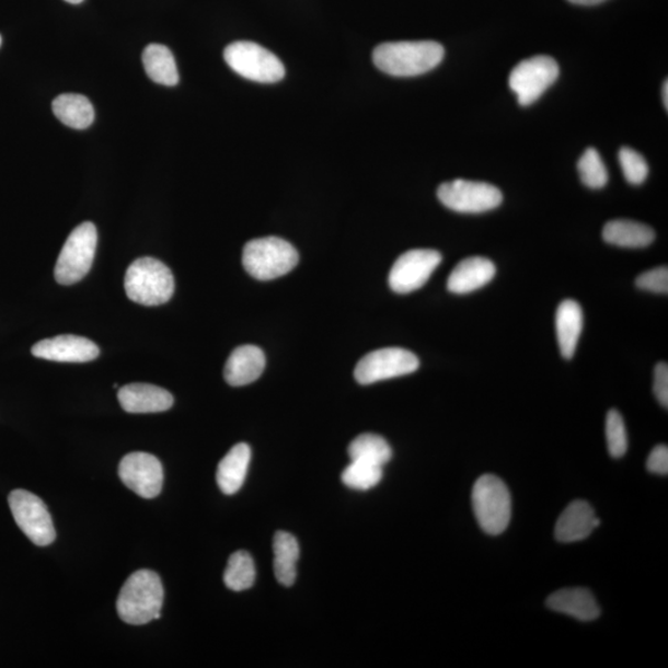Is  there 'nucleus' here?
Returning <instances> with one entry per match:
<instances>
[{
  "label": "nucleus",
  "mask_w": 668,
  "mask_h": 668,
  "mask_svg": "<svg viewBox=\"0 0 668 668\" xmlns=\"http://www.w3.org/2000/svg\"><path fill=\"white\" fill-rule=\"evenodd\" d=\"M124 288L131 301L159 307L173 298L175 279L164 263L154 257H140L128 267Z\"/></svg>",
  "instance_id": "obj_3"
},
{
  "label": "nucleus",
  "mask_w": 668,
  "mask_h": 668,
  "mask_svg": "<svg viewBox=\"0 0 668 668\" xmlns=\"http://www.w3.org/2000/svg\"><path fill=\"white\" fill-rule=\"evenodd\" d=\"M383 468L365 461H352L342 473V482L350 490L369 491L383 479Z\"/></svg>",
  "instance_id": "obj_28"
},
{
  "label": "nucleus",
  "mask_w": 668,
  "mask_h": 668,
  "mask_svg": "<svg viewBox=\"0 0 668 668\" xmlns=\"http://www.w3.org/2000/svg\"><path fill=\"white\" fill-rule=\"evenodd\" d=\"M419 360L413 352L404 348H383L368 353L355 370L359 384L369 385L381 380L393 379L414 373Z\"/></svg>",
  "instance_id": "obj_11"
},
{
  "label": "nucleus",
  "mask_w": 668,
  "mask_h": 668,
  "mask_svg": "<svg viewBox=\"0 0 668 668\" xmlns=\"http://www.w3.org/2000/svg\"><path fill=\"white\" fill-rule=\"evenodd\" d=\"M265 369L264 352L256 346L238 347L229 356L224 367V379L229 385L244 387L260 379Z\"/></svg>",
  "instance_id": "obj_17"
},
{
  "label": "nucleus",
  "mask_w": 668,
  "mask_h": 668,
  "mask_svg": "<svg viewBox=\"0 0 668 668\" xmlns=\"http://www.w3.org/2000/svg\"><path fill=\"white\" fill-rule=\"evenodd\" d=\"M555 612L591 622L600 615V608L594 595L585 588L561 589L551 595L546 601Z\"/></svg>",
  "instance_id": "obj_19"
},
{
  "label": "nucleus",
  "mask_w": 668,
  "mask_h": 668,
  "mask_svg": "<svg viewBox=\"0 0 668 668\" xmlns=\"http://www.w3.org/2000/svg\"><path fill=\"white\" fill-rule=\"evenodd\" d=\"M442 262L441 253L415 250L399 256L389 274V285L396 293L422 289Z\"/></svg>",
  "instance_id": "obj_12"
},
{
  "label": "nucleus",
  "mask_w": 668,
  "mask_h": 668,
  "mask_svg": "<svg viewBox=\"0 0 668 668\" xmlns=\"http://www.w3.org/2000/svg\"><path fill=\"white\" fill-rule=\"evenodd\" d=\"M33 356L46 360L64 362H88L100 356L94 342L73 334H62L37 342L32 348Z\"/></svg>",
  "instance_id": "obj_14"
},
{
  "label": "nucleus",
  "mask_w": 668,
  "mask_h": 668,
  "mask_svg": "<svg viewBox=\"0 0 668 668\" xmlns=\"http://www.w3.org/2000/svg\"><path fill=\"white\" fill-rule=\"evenodd\" d=\"M224 60L234 72L254 82L276 83L285 76V67L279 57L252 42L228 45Z\"/></svg>",
  "instance_id": "obj_7"
},
{
  "label": "nucleus",
  "mask_w": 668,
  "mask_h": 668,
  "mask_svg": "<svg viewBox=\"0 0 668 668\" xmlns=\"http://www.w3.org/2000/svg\"><path fill=\"white\" fill-rule=\"evenodd\" d=\"M599 525L594 508L584 500H577L561 514L555 534L561 542H577L587 539Z\"/></svg>",
  "instance_id": "obj_18"
},
{
  "label": "nucleus",
  "mask_w": 668,
  "mask_h": 668,
  "mask_svg": "<svg viewBox=\"0 0 668 668\" xmlns=\"http://www.w3.org/2000/svg\"><path fill=\"white\" fill-rule=\"evenodd\" d=\"M437 197L445 207L460 214L488 212L503 203V194L498 187L461 178L438 187Z\"/></svg>",
  "instance_id": "obj_10"
},
{
  "label": "nucleus",
  "mask_w": 668,
  "mask_h": 668,
  "mask_svg": "<svg viewBox=\"0 0 668 668\" xmlns=\"http://www.w3.org/2000/svg\"><path fill=\"white\" fill-rule=\"evenodd\" d=\"M164 586L156 572L137 571L124 584L117 600V610L124 623L145 625L161 617Z\"/></svg>",
  "instance_id": "obj_2"
},
{
  "label": "nucleus",
  "mask_w": 668,
  "mask_h": 668,
  "mask_svg": "<svg viewBox=\"0 0 668 668\" xmlns=\"http://www.w3.org/2000/svg\"><path fill=\"white\" fill-rule=\"evenodd\" d=\"M53 111L57 119L73 129H88L94 120L92 103L82 94H60L53 102Z\"/></svg>",
  "instance_id": "obj_22"
},
{
  "label": "nucleus",
  "mask_w": 668,
  "mask_h": 668,
  "mask_svg": "<svg viewBox=\"0 0 668 668\" xmlns=\"http://www.w3.org/2000/svg\"><path fill=\"white\" fill-rule=\"evenodd\" d=\"M606 434L610 456L623 457L627 451V435L623 416L617 410H610L607 415Z\"/></svg>",
  "instance_id": "obj_30"
},
{
  "label": "nucleus",
  "mask_w": 668,
  "mask_h": 668,
  "mask_svg": "<svg viewBox=\"0 0 668 668\" xmlns=\"http://www.w3.org/2000/svg\"><path fill=\"white\" fill-rule=\"evenodd\" d=\"M636 286L638 289L656 293L668 292V269L667 266L656 267L650 272L637 276Z\"/></svg>",
  "instance_id": "obj_32"
},
{
  "label": "nucleus",
  "mask_w": 668,
  "mask_h": 668,
  "mask_svg": "<svg viewBox=\"0 0 668 668\" xmlns=\"http://www.w3.org/2000/svg\"><path fill=\"white\" fill-rule=\"evenodd\" d=\"M66 2L71 4H80L83 2V0H66Z\"/></svg>",
  "instance_id": "obj_37"
},
{
  "label": "nucleus",
  "mask_w": 668,
  "mask_h": 668,
  "mask_svg": "<svg viewBox=\"0 0 668 668\" xmlns=\"http://www.w3.org/2000/svg\"><path fill=\"white\" fill-rule=\"evenodd\" d=\"M647 470L652 473L667 475L668 473V448L666 445H658L647 458Z\"/></svg>",
  "instance_id": "obj_34"
},
{
  "label": "nucleus",
  "mask_w": 668,
  "mask_h": 668,
  "mask_svg": "<svg viewBox=\"0 0 668 668\" xmlns=\"http://www.w3.org/2000/svg\"><path fill=\"white\" fill-rule=\"evenodd\" d=\"M496 273L493 262L483 256H471L458 264L448 278V291L465 295L490 284Z\"/></svg>",
  "instance_id": "obj_16"
},
{
  "label": "nucleus",
  "mask_w": 668,
  "mask_h": 668,
  "mask_svg": "<svg viewBox=\"0 0 668 668\" xmlns=\"http://www.w3.org/2000/svg\"><path fill=\"white\" fill-rule=\"evenodd\" d=\"M584 330V311L574 300L561 302L556 314V332L563 358L575 357L578 341Z\"/></svg>",
  "instance_id": "obj_21"
},
{
  "label": "nucleus",
  "mask_w": 668,
  "mask_h": 668,
  "mask_svg": "<svg viewBox=\"0 0 668 668\" xmlns=\"http://www.w3.org/2000/svg\"><path fill=\"white\" fill-rule=\"evenodd\" d=\"M298 263V251L278 237L260 238L244 246V269L256 280L278 279L293 270Z\"/></svg>",
  "instance_id": "obj_4"
},
{
  "label": "nucleus",
  "mask_w": 668,
  "mask_h": 668,
  "mask_svg": "<svg viewBox=\"0 0 668 668\" xmlns=\"http://www.w3.org/2000/svg\"><path fill=\"white\" fill-rule=\"evenodd\" d=\"M560 67L555 59L538 55L514 67L510 73V90L517 94L520 106L537 102L558 79Z\"/></svg>",
  "instance_id": "obj_8"
},
{
  "label": "nucleus",
  "mask_w": 668,
  "mask_h": 668,
  "mask_svg": "<svg viewBox=\"0 0 668 668\" xmlns=\"http://www.w3.org/2000/svg\"><path fill=\"white\" fill-rule=\"evenodd\" d=\"M654 393L658 403L668 407V367L667 362H658L655 368Z\"/></svg>",
  "instance_id": "obj_33"
},
{
  "label": "nucleus",
  "mask_w": 668,
  "mask_h": 668,
  "mask_svg": "<svg viewBox=\"0 0 668 668\" xmlns=\"http://www.w3.org/2000/svg\"><path fill=\"white\" fill-rule=\"evenodd\" d=\"M619 162L624 177L629 184L642 185L648 175L647 162L643 156L632 148H622L619 151Z\"/></svg>",
  "instance_id": "obj_31"
},
{
  "label": "nucleus",
  "mask_w": 668,
  "mask_h": 668,
  "mask_svg": "<svg viewBox=\"0 0 668 668\" xmlns=\"http://www.w3.org/2000/svg\"><path fill=\"white\" fill-rule=\"evenodd\" d=\"M348 454L352 461H365L384 467L393 457V451L383 437L362 434L349 445Z\"/></svg>",
  "instance_id": "obj_26"
},
{
  "label": "nucleus",
  "mask_w": 668,
  "mask_h": 668,
  "mask_svg": "<svg viewBox=\"0 0 668 668\" xmlns=\"http://www.w3.org/2000/svg\"><path fill=\"white\" fill-rule=\"evenodd\" d=\"M223 579L226 586L234 591H242L253 587L255 565L250 553L245 551L234 552L228 560Z\"/></svg>",
  "instance_id": "obj_27"
},
{
  "label": "nucleus",
  "mask_w": 668,
  "mask_h": 668,
  "mask_svg": "<svg viewBox=\"0 0 668 668\" xmlns=\"http://www.w3.org/2000/svg\"><path fill=\"white\" fill-rule=\"evenodd\" d=\"M663 100L665 104V108L668 110V82L665 81L663 89Z\"/></svg>",
  "instance_id": "obj_36"
},
{
  "label": "nucleus",
  "mask_w": 668,
  "mask_h": 668,
  "mask_svg": "<svg viewBox=\"0 0 668 668\" xmlns=\"http://www.w3.org/2000/svg\"><path fill=\"white\" fill-rule=\"evenodd\" d=\"M97 228L84 222L67 238L55 265V279L61 285L81 281L91 270L97 250Z\"/></svg>",
  "instance_id": "obj_6"
},
{
  "label": "nucleus",
  "mask_w": 668,
  "mask_h": 668,
  "mask_svg": "<svg viewBox=\"0 0 668 668\" xmlns=\"http://www.w3.org/2000/svg\"><path fill=\"white\" fill-rule=\"evenodd\" d=\"M252 458L251 447L246 444L235 445L217 468V483L226 495H233L242 488L247 467Z\"/></svg>",
  "instance_id": "obj_20"
},
{
  "label": "nucleus",
  "mask_w": 668,
  "mask_h": 668,
  "mask_svg": "<svg viewBox=\"0 0 668 668\" xmlns=\"http://www.w3.org/2000/svg\"><path fill=\"white\" fill-rule=\"evenodd\" d=\"M578 173L589 188H603L608 183V171L599 152L595 148H588L578 161Z\"/></svg>",
  "instance_id": "obj_29"
},
{
  "label": "nucleus",
  "mask_w": 668,
  "mask_h": 668,
  "mask_svg": "<svg viewBox=\"0 0 668 668\" xmlns=\"http://www.w3.org/2000/svg\"><path fill=\"white\" fill-rule=\"evenodd\" d=\"M142 64L151 81L164 85H176L180 81L178 70L173 53L169 47L150 44L142 53Z\"/></svg>",
  "instance_id": "obj_25"
},
{
  "label": "nucleus",
  "mask_w": 668,
  "mask_h": 668,
  "mask_svg": "<svg viewBox=\"0 0 668 668\" xmlns=\"http://www.w3.org/2000/svg\"><path fill=\"white\" fill-rule=\"evenodd\" d=\"M0 46H2V36H0Z\"/></svg>",
  "instance_id": "obj_38"
},
{
  "label": "nucleus",
  "mask_w": 668,
  "mask_h": 668,
  "mask_svg": "<svg viewBox=\"0 0 668 668\" xmlns=\"http://www.w3.org/2000/svg\"><path fill=\"white\" fill-rule=\"evenodd\" d=\"M603 240L622 247H645L655 241V232L646 224L618 219L606 224Z\"/></svg>",
  "instance_id": "obj_24"
},
{
  "label": "nucleus",
  "mask_w": 668,
  "mask_h": 668,
  "mask_svg": "<svg viewBox=\"0 0 668 668\" xmlns=\"http://www.w3.org/2000/svg\"><path fill=\"white\" fill-rule=\"evenodd\" d=\"M568 2L578 5H597L607 2V0H568Z\"/></svg>",
  "instance_id": "obj_35"
},
{
  "label": "nucleus",
  "mask_w": 668,
  "mask_h": 668,
  "mask_svg": "<svg viewBox=\"0 0 668 668\" xmlns=\"http://www.w3.org/2000/svg\"><path fill=\"white\" fill-rule=\"evenodd\" d=\"M124 485L145 499L157 498L164 484V470L156 456L145 452L129 453L119 463Z\"/></svg>",
  "instance_id": "obj_13"
},
{
  "label": "nucleus",
  "mask_w": 668,
  "mask_h": 668,
  "mask_svg": "<svg viewBox=\"0 0 668 668\" xmlns=\"http://www.w3.org/2000/svg\"><path fill=\"white\" fill-rule=\"evenodd\" d=\"M124 412L129 414L162 413L174 405V396L168 390L151 384H128L118 391Z\"/></svg>",
  "instance_id": "obj_15"
},
{
  "label": "nucleus",
  "mask_w": 668,
  "mask_h": 668,
  "mask_svg": "<svg viewBox=\"0 0 668 668\" xmlns=\"http://www.w3.org/2000/svg\"><path fill=\"white\" fill-rule=\"evenodd\" d=\"M273 550L276 579H278L283 586H292L296 579V563H298L300 556L298 540L289 532H276Z\"/></svg>",
  "instance_id": "obj_23"
},
{
  "label": "nucleus",
  "mask_w": 668,
  "mask_h": 668,
  "mask_svg": "<svg viewBox=\"0 0 668 668\" xmlns=\"http://www.w3.org/2000/svg\"><path fill=\"white\" fill-rule=\"evenodd\" d=\"M444 57V46L436 42L384 43L373 53L378 69L395 78H414L433 71Z\"/></svg>",
  "instance_id": "obj_1"
},
{
  "label": "nucleus",
  "mask_w": 668,
  "mask_h": 668,
  "mask_svg": "<svg viewBox=\"0 0 668 668\" xmlns=\"http://www.w3.org/2000/svg\"><path fill=\"white\" fill-rule=\"evenodd\" d=\"M473 510L483 531L500 534L508 529L511 519V494L498 476L482 475L472 492Z\"/></svg>",
  "instance_id": "obj_5"
},
{
  "label": "nucleus",
  "mask_w": 668,
  "mask_h": 668,
  "mask_svg": "<svg viewBox=\"0 0 668 668\" xmlns=\"http://www.w3.org/2000/svg\"><path fill=\"white\" fill-rule=\"evenodd\" d=\"M9 507L18 527L37 546H49L56 539V531L49 510L39 496L16 490L9 494Z\"/></svg>",
  "instance_id": "obj_9"
}]
</instances>
